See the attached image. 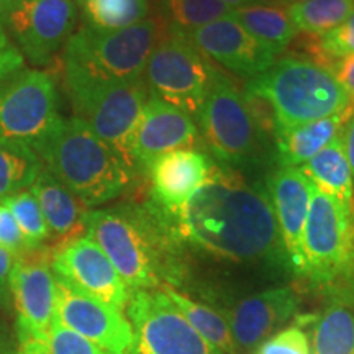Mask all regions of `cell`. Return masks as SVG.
I'll return each instance as SVG.
<instances>
[{
  "mask_svg": "<svg viewBox=\"0 0 354 354\" xmlns=\"http://www.w3.org/2000/svg\"><path fill=\"white\" fill-rule=\"evenodd\" d=\"M197 122L212 154L221 162L253 161L258 153L259 127L245 95L218 69L212 74L210 91Z\"/></svg>",
  "mask_w": 354,
  "mask_h": 354,
  "instance_id": "cell-9",
  "label": "cell"
},
{
  "mask_svg": "<svg viewBox=\"0 0 354 354\" xmlns=\"http://www.w3.org/2000/svg\"><path fill=\"white\" fill-rule=\"evenodd\" d=\"M248 95L269 109L274 133L312 123L353 107L328 69L305 56H286L246 84Z\"/></svg>",
  "mask_w": 354,
  "mask_h": 354,
  "instance_id": "cell-4",
  "label": "cell"
},
{
  "mask_svg": "<svg viewBox=\"0 0 354 354\" xmlns=\"http://www.w3.org/2000/svg\"><path fill=\"white\" fill-rule=\"evenodd\" d=\"M346 269H354V253L349 256V261H348V266Z\"/></svg>",
  "mask_w": 354,
  "mask_h": 354,
  "instance_id": "cell-46",
  "label": "cell"
},
{
  "mask_svg": "<svg viewBox=\"0 0 354 354\" xmlns=\"http://www.w3.org/2000/svg\"><path fill=\"white\" fill-rule=\"evenodd\" d=\"M25 57L21 56L19 48L12 43L8 35L0 21V84L6 82L8 77L24 69Z\"/></svg>",
  "mask_w": 354,
  "mask_h": 354,
  "instance_id": "cell-36",
  "label": "cell"
},
{
  "mask_svg": "<svg viewBox=\"0 0 354 354\" xmlns=\"http://www.w3.org/2000/svg\"><path fill=\"white\" fill-rule=\"evenodd\" d=\"M7 6H8V0H0V21L3 19V13L7 10Z\"/></svg>",
  "mask_w": 354,
  "mask_h": 354,
  "instance_id": "cell-45",
  "label": "cell"
},
{
  "mask_svg": "<svg viewBox=\"0 0 354 354\" xmlns=\"http://www.w3.org/2000/svg\"><path fill=\"white\" fill-rule=\"evenodd\" d=\"M326 289L330 290L331 297H336L348 304L354 310V269H344L333 284H330Z\"/></svg>",
  "mask_w": 354,
  "mask_h": 354,
  "instance_id": "cell-38",
  "label": "cell"
},
{
  "mask_svg": "<svg viewBox=\"0 0 354 354\" xmlns=\"http://www.w3.org/2000/svg\"><path fill=\"white\" fill-rule=\"evenodd\" d=\"M197 141V125L189 115L149 95L131 135L128 156L133 169L148 172L159 156L176 149L194 148Z\"/></svg>",
  "mask_w": 354,
  "mask_h": 354,
  "instance_id": "cell-16",
  "label": "cell"
},
{
  "mask_svg": "<svg viewBox=\"0 0 354 354\" xmlns=\"http://www.w3.org/2000/svg\"><path fill=\"white\" fill-rule=\"evenodd\" d=\"M64 87L76 118L120 154L133 169L128 146L149 97L145 79L118 82L64 81Z\"/></svg>",
  "mask_w": 354,
  "mask_h": 354,
  "instance_id": "cell-6",
  "label": "cell"
},
{
  "mask_svg": "<svg viewBox=\"0 0 354 354\" xmlns=\"http://www.w3.org/2000/svg\"><path fill=\"white\" fill-rule=\"evenodd\" d=\"M218 2L225 3V6L232 7V8H240L245 6H250V3H258L261 0H218Z\"/></svg>",
  "mask_w": 354,
  "mask_h": 354,
  "instance_id": "cell-42",
  "label": "cell"
},
{
  "mask_svg": "<svg viewBox=\"0 0 354 354\" xmlns=\"http://www.w3.org/2000/svg\"><path fill=\"white\" fill-rule=\"evenodd\" d=\"M3 203L12 212L13 218L17 220L26 243L32 250H38L43 246L44 241L50 240V230H48L46 220H44L37 197L33 196L30 187L3 198Z\"/></svg>",
  "mask_w": 354,
  "mask_h": 354,
  "instance_id": "cell-31",
  "label": "cell"
},
{
  "mask_svg": "<svg viewBox=\"0 0 354 354\" xmlns=\"http://www.w3.org/2000/svg\"><path fill=\"white\" fill-rule=\"evenodd\" d=\"M353 107L322 120L305 123L290 130L276 131V156L282 167H299L320 153L339 135Z\"/></svg>",
  "mask_w": 354,
  "mask_h": 354,
  "instance_id": "cell-22",
  "label": "cell"
},
{
  "mask_svg": "<svg viewBox=\"0 0 354 354\" xmlns=\"http://www.w3.org/2000/svg\"><path fill=\"white\" fill-rule=\"evenodd\" d=\"M330 73L333 74L336 81L342 84V87L346 91L351 105L354 107V55L336 61L330 68Z\"/></svg>",
  "mask_w": 354,
  "mask_h": 354,
  "instance_id": "cell-37",
  "label": "cell"
},
{
  "mask_svg": "<svg viewBox=\"0 0 354 354\" xmlns=\"http://www.w3.org/2000/svg\"><path fill=\"white\" fill-rule=\"evenodd\" d=\"M0 246L12 251L19 258L33 251L28 243H26L19 223L13 218L12 212L8 210L3 201H0Z\"/></svg>",
  "mask_w": 354,
  "mask_h": 354,
  "instance_id": "cell-35",
  "label": "cell"
},
{
  "mask_svg": "<svg viewBox=\"0 0 354 354\" xmlns=\"http://www.w3.org/2000/svg\"><path fill=\"white\" fill-rule=\"evenodd\" d=\"M125 310L135 354H223L197 333L161 289L131 290Z\"/></svg>",
  "mask_w": 354,
  "mask_h": 354,
  "instance_id": "cell-10",
  "label": "cell"
},
{
  "mask_svg": "<svg viewBox=\"0 0 354 354\" xmlns=\"http://www.w3.org/2000/svg\"><path fill=\"white\" fill-rule=\"evenodd\" d=\"M48 354H107L76 331L66 328L59 322H53L46 339Z\"/></svg>",
  "mask_w": 354,
  "mask_h": 354,
  "instance_id": "cell-33",
  "label": "cell"
},
{
  "mask_svg": "<svg viewBox=\"0 0 354 354\" xmlns=\"http://www.w3.org/2000/svg\"><path fill=\"white\" fill-rule=\"evenodd\" d=\"M0 302H2V292H0Z\"/></svg>",
  "mask_w": 354,
  "mask_h": 354,
  "instance_id": "cell-47",
  "label": "cell"
},
{
  "mask_svg": "<svg viewBox=\"0 0 354 354\" xmlns=\"http://www.w3.org/2000/svg\"><path fill=\"white\" fill-rule=\"evenodd\" d=\"M313 184L300 167H281L268 183V196L292 271H305L302 236Z\"/></svg>",
  "mask_w": 354,
  "mask_h": 354,
  "instance_id": "cell-19",
  "label": "cell"
},
{
  "mask_svg": "<svg viewBox=\"0 0 354 354\" xmlns=\"http://www.w3.org/2000/svg\"><path fill=\"white\" fill-rule=\"evenodd\" d=\"M300 297L292 287H276L234 305L227 320L238 354H251L299 313Z\"/></svg>",
  "mask_w": 354,
  "mask_h": 354,
  "instance_id": "cell-17",
  "label": "cell"
},
{
  "mask_svg": "<svg viewBox=\"0 0 354 354\" xmlns=\"http://www.w3.org/2000/svg\"><path fill=\"white\" fill-rule=\"evenodd\" d=\"M310 348L312 354H354V310L330 295L313 323Z\"/></svg>",
  "mask_w": 354,
  "mask_h": 354,
  "instance_id": "cell-25",
  "label": "cell"
},
{
  "mask_svg": "<svg viewBox=\"0 0 354 354\" xmlns=\"http://www.w3.org/2000/svg\"><path fill=\"white\" fill-rule=\"evenodd\" d=\"M30 190L39 203L50 230V238H55L59 246L86 233L87 207L50 171L43 167L30 185Z\"/></svg>",
  "mask_w": 354,
  "mask_h": 354,
  "instance_id": "cell-21",
  "label": "cell"
},
{
  "mask_svg": "<svg viewBox=\"0 0 354 354\" xmlns=\"http://www.w3.org/2000/svg\"><path fill=\"white\" fill-rule=\"evenodd\" d=\"M287 12L297 32L322 37L351 15L354 0H294Z\"/></svg>",
  "mask_w": 354,
  "mask_h": 354,
  "instance_id": "cell-27",
  "label": "cell"
},
{
  "mask_svg": "<svg viewBox=\"0 0 354 354\" xmlns=\"http://www.w3.org/2000/svg\"><path fill=\"white\" fill-rule=\"evenodd\" d=\"M55 320L107 354L133 353V330L122 310L82 294L57 277Z\"/></svg>",
  "mask_w": 354,
  "mask_h": 354,
  "instance_id": "cell-14",
  "label": "cell"
},
{
  "mask_svg": "<svg viewBox=\"0 0 354 354\" xmlns=\"http://www.w3.org/2000/svg\"><path fill=\"white\" fill-rule=\"evenodd\" d=\"M86 236L104 251L130 292L183 284V241L154 202L88 210Z\"/></svg>",
  "mask_w": 354,
  "mask_h": 354,
  "instance_id": "cell-2",
  "label": "cell"
},
{
  "mask_svg": "<svg viewBox=\"0 0 354 354\" xmlns=\"http://www.w3.org/2000/svg\"><path fill=\"white\" fill-rule=\"evenodd\" d=\"M161 290L172 300V304L180 310V313L187 318L190 325L207 343L223 354H238L227 317H223L209 305L198 304L187 295L180 294L174 287L166 286Z\"/></svg>",
  "mask_w": 354,
  "mask_h": 354,
  "instance_id": "cell-26",
  "label": "cell"
},
{
  "mask_svg": "<svg viewBox=\"0 0 354 354\" xmlns=\"http://www.w3.org/2000/svg\"><path fill=\"white\" fill-rule=\"evenodd\" d=\"M8 290L17 315L19 344L46 343L56 315V276L41 248L17 259Z\"/></svg>",
  "mask_w": 354,
  "mask_h": 354,
  "instance_id": "cell-13",
  "label": "cell"
},
{
  "mask_svg": "<svg viewBox=\"0 0 354 354\" xmlns=\"http://www.w3.org/2000/svg\"><path fill=\"white\" fill-rule=\"evenodd\" d=\"M167 216L180 241L215 258L289 264L268 192L232 171L215 166L207 183Z\"/></svg>",
  "mask_w": 354,
  "mask_h": 354,
  "instance_id": "cell-1",
  "label": "cell"
},
{
  "mask_svg": "<svg viewBox=\"0 0 354 354\" xmlns=\"http://www.w3.org/2000/svg\"><path fill=\"white\" fill-rule=\"evenodd\" d=\"M74 2H77V3H81V0H74Z\"/></svg>",
  "mask_w": 354,
  "mask_h": 354,
  "instance_id": "cell-48",
  "label": "cell"
},
{
  "mask_svg": "<svg viewBox=\"0 0 354 354\" xmlns=\"http://www.w3.org/2000/svg\"><path fill=\"white\" fill-rule=\"evenodd\" d=\"M61 118L55 81L43 71L21 69L0 84V143L35 151Z\"/></svg>",
  "mask_w": 354,
  "mask_h": 354,
  "instance_id": "cell-8",
  "label": "cell"
},
{
  "mask_svg": "<svg viewBox=\"0 0 354 354\" xmlns=\"http://www.w3.org/2000/svg\"><path fill=\"white\" fill-rule=\"evenodd\" d=\"M313 38L307 44L308 51L315 57V63L330 71L336 61L354 55V12L331 32Z\"/></svg>",
  "mask_w": 354,
  "mask_h": 354,
  "instance_id": "cell-32",
  "label": "cell"
},
{
  "mask_svg": "<svg viewBox=\"0 0 354 354\" xmlns=\"http://www.w3.org/2000/svg\"><path fill=\"white\" fill-rule=\"evenodd\" d=\"M77 24L74 0H8L2 25L21 56L48 64L73 37Z\"/></svg>",
  "mask_w": 354,
  "mask_h": 354,
  "instance_id": "cell-12",
  "label": "cell"
},
{
  "mask_svg": "<svg viewBox=\"0 0 354 354\" xmlns=\"http://www.w3.org/2000/svg\"><path fill=\"white\" fill-rule=\"evenodd\" d=\"M86 25L97 30H122L146 20L148 0H81Z\"/></svg>",
  "mask_w": 354,
  "mask_h": 354,
  "instance_id": "cell-29",
  "label": "cell"
},
{
  "mask_svg": "<svg viewBox=\"0 0 354 354\" xmlns=\"http://www.w3.org/2000/svg\"><path fill=\"white\" fill-rule=\"evenodd\" d=\"M205 57L234 74L256 77L276 63V55L251 37L233 17L184 33Z\"/></svg>",
  "mask_w": 354,
  "mask_h": 354,
  "instance_id": "cell-18",
  "label": "cell"
},
{
  "mask_svg": "<svg viewBox=\"0 0 354 354\" xmlns=\"http://www.w3.org/2000/svg\"><path fill=\"white\" fill-rule=\"evenodd\" d=\"M55 276L82 294L118 310H125L130 289L113 264L91 238L81 236L57 246L51 254Z\"/></svg>",
  "mask_w": 354,
  "mask_h": 354,
  "instance_id": "cell-15",
  "label": "cell"
},
{
  "mask_svg": "<svg viewBox=\"0 0 354 354\" xmlns=\"http://www.w3.org/2000/svg\"><path fill=\"white\" fill-rule=\"evenodd\" d=\"M19 256H15L12 251L6 250L0 246V292H6L8 289V281H10V274L13 266H15Z\"/></svg>",
  "mask_w": 354,
  "mask_h": 354,
  "instance_id": "cell-40",
  "label": "cell"
},
{
  "mask_svg": "<svg viewBox=\"0 0 354 354\" xmlns=\"http://www.w3.org/2000/svg\"><path fill=\"white\" fill-rule=\"evenodd\" d=\"M302 248L304 276L318 287L333 284L351 256V209L313 187Z\"/></svg>",
  "mask_w": 354,
  "mask_h": 354,
  "instance_id": "cell-11",
  "label": "cell"
},
{
  "mask_svg": "<svg viewBox=\"0 0 354 354\" xmlns=\"http://www.w3.org/2000/svg\"><path fill=\"white\" fill-rule=\"evenodd\" d=\"M44 169L87 207L107 203L131 184L125 159L102 141L79 118H61L55 130L35 148Z\"/></svg>",
  "mask_w": 354,
  "mask_h": 354,
  "instance_id": "cell-3",
  "label": "cell"
},
{
  "mask_svg": "<svg viewBox=\"0 0 354 354\" xmlns=\"http://www.w3.org/2000/svg\"><path fill=\"white\" fill-rule=\"evenodd\" d=\"M233 19L248 33L268 48L272 55H279L297 37V28L292 24L287 6L281 3H250L234 8Z\"/></svg>",
  "mask_w": 354,
  "mask_h": 354,
  "instance_id": "cell-24",
  "label": "cell"
},
{
  "mask_svg": "<svg viewBox=\"0 0 354 354\" xmlns=\"http://www.w3.org/2000/svg\"><path fill=\"white\" fill-rule=\"evenodd\" d=\"M300 171L313 184V187L351 209L354 183L342 136H336L320 153L300 166Z\"/></svg>",
  "mask_w": 354,
  "mask_h": 354,
  "instance_id": "cell-23",
  "label": "cell"
},
{
  "mask_svg": "<svg viewBox=\"0 0 354 354\" xmlns=\"http://www.w3.org/2000/svg\"><path fill=\"white\" fill-rule=\"evenodd\" d=\"M131 354H135V353H131Z\"/></svg>",
  "mask_w": 354,
  "mask_h": 354,
  "instance_id": "cell-49",
  "label": "cell"
},
{
  "mask_svg": "<svg viewBox=\"0 0 354 354\" xmlns=\"http://www.w3.org/2000/svg\"><path fill=\"white\" fill-rule=\"evenodd\" d=\"M339 136H342L344 154H346L349 169H351V174H353V183H354V107L351 110V113H349L348 120L344 122L342 131H339Z\"/></svg>",
  "mask_w": 354,
  "mask_h": 354,
  "instance_id": "cell-39",
  "label": "cell"
},
{
  "mask_svg": "<svg viewBox=\"0 0 354 354\" xmlns=\"http://www.w3.org/2000/svg\"><path fill=\"white\" fill-rule=\"evenodd\" d=\"M0 354H19L17 333H12L2 323H0Z\"/></svg>",
  "mask_w": 354,
  "mask_h": 354,
  "instance_id": "cell-41",
  "label": "cell"
},
{
  "mask_svg": "<svg viewBox=\"0 0 354 354\" xmlns=\"http://www.w3.org/2000/svg\"><path fill=\"white\" fill-rule=\"evenodd\" d=\"M171 28L189 33L216 20L233 17L234 8L218 0H161Z\"/></svg>",
  "mask_w": 354,
  "mask_h": 354,
  "instance_id": "cell-30",
  "label": "cell"
},
{
  "mask_svg": "<svg viewBox=\"0 0 354 354\" xmlns=\"http://www.w3.org/2000/svg\"><path fill=\"white\" fill-rule=\"evenodd\" d=\"M214 69L184 33L169 28L153 48L143 79L149 95L179 109L196 122L210 91Z\"/></svg>",
  "mask_w": 354,
  "mask_h": 354,
  "instance_id": "cell-7",
  "label": "cell"
},
{
  "mask_svg": "<svg viewBox=\"0 0 354 354\" xmlns=\"http://www.w3.org/2000/svg\"><path fill=\"white\" fill-rule=\"evenodd\" d=\"M264 3H281V6H289L294 0H261Z\"/></svg>",
  "mask_w": 354,
  "mask_h": 354,
  "instance_id": "cell-44",
  "label": "cell"
},
{
  "mask_svg": "<svg viewBox=\"0 0 354 354\" xmlns=\"http://www.w3.org/2000/svg\"><path fill=\"white\" fill-rule=\"evenodd\" d=\"M214 167L209 154L194 148L162 154L148 169L153 202L165 214H172L207 183Z\"/></svg>",
  "mask_w": 354,
  "mask_h": 354,
  "instance_id": "cell-20",
  "label": "cell"
},
{
  "mask_svg": "<svg viewBox=\"0 0 354 354\" xmlns=\"http://www.w3.org/2000/svg\"><path fill=\"white\" fill-rule=\"evenodd\" d=\"M354 253V198L351 205V254Z\"/></svg>",
  "mask_w": 354,
  "mask_h": 354,
  "instance_id": "cell-43",
  "label": "cell"
},
{
  "mask_svg": "<svg viewBox=\"0 0 354 354\" xmlns=\"http://www.w3.org/2000/svg\"><path fill=\"white\" fill-rule=\"evenodd\" d=\"M158 41L156 20H143L122 30H97L84 25L64 44L63 79L97 82L140 79Z\"/></svg>",
  "mask_w": 354,
  "mask_h": 354,
  "instance_id": "cell-5",
  "label": "cell"
},
{
  "mask_svg": "<svg viewBox=\"0 0 354 354\" xmlns=\"http://www.w3.org/2000/svg\"><path fill=\"white\" fill-rule=\"evenodd\" d=\"M254 354H312L307 333L299 326H289L269 336L256 348Z\"/></svg>",
  "mask_w": 354,
  "mask_h": 354,
  "instance_id": "cell-34",
  "label": "cell"
},
{
  "mask_svg": "<svg viewBox=\"0 0 354 354\" xmlns=\"http://www.w3.org/2000/svg\"><path fill=\"white\" fill-rule=\"evenodd\" d=\"M41 169V161L33 149L0 143V201L28 189Z\"/></svg>",
  "mask_w": 354,
  "mask_h": 354,
  "instance_id": "cell-28",
  "label": "cell"
}]
</instances>
